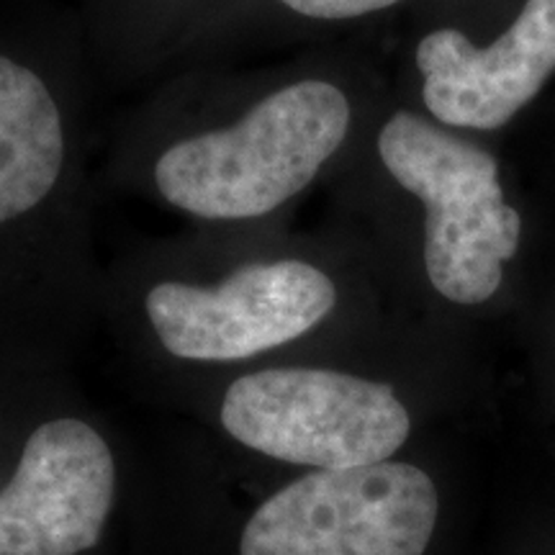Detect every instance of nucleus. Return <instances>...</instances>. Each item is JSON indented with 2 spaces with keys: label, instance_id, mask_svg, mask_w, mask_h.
I'll use <instances>...</instances> for the list:
<instances>
[{
  "label": "nucleus",
  "instance_id": "f03ea898",
  "mask_svg": "<svg viewBox=\"0 0 555 555\" xmlns=\"http://www.w3.org/2000/svg\"><path fill=\"white\" fill-rule=\"evenodd\" d=\"M378 152L397 183L427 208L425 266L437 294L455 304L489 301L522 234L496 159L406 111L380 129Z\"/></svg>",
  "mask_w": 555,
  "mask_h": 555
},
{
  "label": "nucleus",
  "instance_id": "1a4fd4ad",
  "mask_svg": "<svg viewBox=\"0 0 555 555\" xmlns=\"http://www.w3.org/2000/svg\"><path fill=\"white\" fill-rule=\"evenodd\" d=\"M291 11L301 13L309 18H356L365 13L388 9V5L399 3V0H281Z\"/></svg>",
  "mask_w": 555,
  "mask_h": 555
},
{
  "label": "nucleus",
  "instance_id": "0eeeda50",
  "mask_svg": "<svg viewBox=\"0 0 555 555\" xmlns=\"http://www.w3.org/2000/svg\"><path fill=\"white\" fill-rule=\"evenodd\" d=\"M429 114L463 129H499L525 108L555 73V0H527L491 47L455 29L427 34L416 47Z\"/></svg>",
  "mask_w": 555,
  "mask_h": 555
},
{
  "label": "nucleus",
  "instance_id": "6e6552de",
  "mask_svg": "<svg viewBox=\"0 0 555 555\" xmlns=\"http://www.w3.org/2000/svg\"><path fill=\"white\" fill-rule=\"evenodd\" d=\"M65 137L37 73L0 57V224L31 211L57 183Z\"/></svg>",
  "mask_w": 555,
  "mask_h": 555
},
{
  "label": "nucleus",
  "instance_id": "f257e3e1",
  "mask_svg": "<svg viewBox=\"0 0 555 555\" xmlns=\"http://www.w3.org/2000/svg\"><path fill=\"white\" fill-rule=\"evenodd\" d=\"M347 127L343 90L324 80L294 82L234 127L172 144L155 165L157 189L201 219L266 217L307 189Z\"/></svg>",
  "mask_w": 555,
  "mask_h": 555
},
{
  "label": "nucleus",
  "instance_id": "7ed1b4c3",
  "mask_svg": "<svg viewBox=\"0 0 555 555\" xmlns=\"http://www.w3.org/2000/svg\"><path fill=\"white\" fill-rule=\"evenodd\" d=\"M221 425L262 455L319 470L386 463L412 427L391 386L319 367H273L234 380Z\"/></svg>",
  "mask_w": 555,
  "mask_h": 555
},
{
  "label": "nucleus",
  "instance_id": "20e7f679",
  "mask_svg": "<svg viewBox=\"0 0 555 555\" xmlns=\"http://www.w3.org/2000/svg\"><path fill=\"white\" fill-rule=\"evenodd\" d=\"M437 489L409 463L314 470L255 512L240 555H425Z\"/></svg>",
  "mask_w": 555,
  "mask_h": 555
},
{
  "label": "nucleus",
  "instance_id": "39448f33",
  "mask_svg": "<svg viewBox=\"0 0 555 555\" xmlns=\"http://www.w3.org/2000/svg\"><path fill=\"white\" fill-rule=\"evenodd\" d=\"M337 288L301 260L240 268L217 288L157 283L147 317L159 343L185 360H242L317 327L335 309Z\"/></svg>",
  "mask_w": 555,
  "mask_h": 555
},
{
  "label": "nucleus",
  "instance_id": "423d86ee",
  "mask_svg": "<svg viewBox=\"0 0 555 555\" xmlns=\"http://www.w3.org/2000/svg\"><path fill=\"white\" fill-rule=\"evenodd\" d=\"M116 468L103 437L80 420L34 429L0 491V555H78L99 543Z\"/></svg>",
  "mask_w": 555,
  "mask_h": 555
}]
</instances>
